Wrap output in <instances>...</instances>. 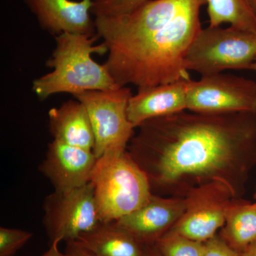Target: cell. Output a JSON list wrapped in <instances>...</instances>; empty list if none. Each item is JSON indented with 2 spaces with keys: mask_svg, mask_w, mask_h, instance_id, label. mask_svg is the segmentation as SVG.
I'll return each instance as SVG.
<instances>
[{
  "mask_svg": "<svg viewBox=\"0 0 256 256\" xmlns=\"http://www.w3.org/2000/svg\"><path fill=\"white\" fill-rule=\"evenodd\" d=\"M127 151L152 192L184 198L220 185L238 200L256 164V112H178L143 122Z\"/></svg>",
  "mask_w": 256,
  "mask_h": 256,
  "instance_id": "cell-1",
  "label": "cell"
},
{
  "mask_svg": "<svg viewBox=\"0 0 256 256\" xmlns=\"http://www.w3.org/2000/svg\"><path fill=\"white\" fill-rule=\"evenodd\" d=\"M206 4V0H190L161 30L108 47L105 65L118 86L142 89L191 79L185 58L202 30L200 9Z\"/></svg>",
  "mask_w": 256,
  "mask_h": 256,
  "instance_id": "cell-2",
  "label": "cell"
},
{
  "mask_svg": "<svg viewBox=\"0 0 256 256\" xmlns=\"http://www.w3.org/2000/svg\"><path fill=\"white\" fill-rule=\"evenodd\" d=\"M98 38L97 34L76 33L55 36L56 47L46 62L52 70L32 84V90L40 100L62 92L75 96L90 90L120 87L105 64L101 65L92 60L94 54L108 53L104 42L95 44Z\"/></svg>",
  "mask_w": 256,
  "mask_h": 256,
  "instance_id": "cell-3",
  "label": "cell"
},
{
  "mask_svg": "<svg viewBox=\"0 0 256 256\" xmlns=\"http://www.w3.org/2000/svg\"><path fill=\"white\" fill-rule=\"evenodd\" d=\"M90 182L104 223L130 214L152 195L146 174L127 150H111L97 158Z\"/></svg>",
  "mask_w": 256,
  "mask_h": 256,
  "instance_id": "cell-4",
  "label": "cell"
},
{
  "mask_svg": "<svg viewBox=\"0 0 256 256\" xmlns=\"http://www.w3.org/2000/svg\"><path fill=\"white\" fill-rule=\"evenodd\" d=\"M256 60V33L230 26H208L195 37L185 67L204 76L228 69H250Z\"/></svg>",
  "mask_w": 256,
  "mask_h": 256,
  "instance_id": "cell-5",
  "label": "cell"
},
{
  "mask_svg": "<svg viewBox=\"0 0 256 256\" xmlns=\"http://www.w3.org/2000/svg\"><path fill=\"white\" fill-rule=\"evenodd\" d=\"M132 96L129 88L90 90L75 96L84 106L94 130L96 158L107 152L127 150L134 134L128 116V106Z\"/></svg>",
  "mask_w": 256,
  "mask_h": 256,
  "instance_id": "cell-6",
  "label": "cell"
},
{
  "mask_svg": "<svg viewBox=\"0 0 256 256\" xmlns=\"http://www.w3.org/2000/svg\"><path fill=\"white\" fill-rule=\"evenodd\" d=\"M43 208V225L50 242L76 240L101 222L90 182L68 192H54L45 198Z\"/></svg>",
  "mask_w": 256,
  "mask_h": 256,
  "instance_id": "cell-7",
  "label": "cell"
},
{
  "mask_svg": "<svg viewBox=\"0 0 256 256\" xmlns=\"http://www.w3.org/2000/svg\"><path fill=\"white\" fill-rule=\"evenodd\" d=\"M188 110L204 114L256 112V82L222 73L188 82Z\"/></svg>",
  "mask_w": 256,
  "mask_h": 256,
  "instance_id": "cell-8",
  "label": "cell"
},
{
  "mask_svg": "<svg viewBox=\"0 0 256 256\" xmlns=\"http://www.w3.org/2000/svg\"><path fill=\"white\" fill-rule=\"evenodd\" d=\"M190 0H153L129 14L95 18L96 34L106 46L146 36L166 26Z\"/></svg>",
  "mask_w": 256,
  "mask_h": 256,
  "instance_id": "cell-9",
  "label": "cell"
},
{
  "mask_svg": "<svg viewBox=\"0 0 256 256\" xmlns=\"http://www.w3.org/2000/svg\"><path fill=\"white\" fill-rule=\"evenodd\" d=\"M186 197L188 210L170 230L192 240L206 242L224 226L226 210L234 198L225 188L216 184L198 188Z\"/></svg>",
  "mask_w": 256,
  "mask_h": 256,
  "instance_id": "cell-10",
  "label": "cell"
},
{
  "mask_svg": "<svg viewBox=\"0 0 256 256\" xmlns=\"http://www.w3.org/2000/svg\"><path fill=\"white\" fill-rule=\"evenodd\" d=\"M188 207V198H164L152 194L140 208L116 220L143 245L154 244L172 228Z\"/></svg>",
  "mask_w": 256,
  "mask_h": 256,
  "instance_id": "cell-11",
  "label": "cell"
},
{
  "mask_svg": "<svg viewBox=\"0 0 256 256\" xmlns=\"http://www.w3.org/2000/svg\"><path fill=\"white\" fill-rule=\"evenodd\" d=\"M96 161L92 150L54 140L48 144L40 170L54 191L68 192L90 182Z\"/></svg>",
  "mask_w": 256,
  "mask_h": 256,
  "instance_id": "cell-12",
  "label": "cell"
},
{
  "mask_svg": "<svg viewBox=\"0 0 256 256\" xmlns=\"http://www.w3.org/2000/svg\"><path fill=\"white\" fill-rule=\"evenodd\" d=\"M45 31L57 36L63 33L95 35L92 18V0H24Z\"/></svg>",
  "mask_w": 256,
  "mask_h": 256,
  "instance_id": "cell-13",
  "label": "cell"
},
{
  "mask_svg": "<svg viewBox=\"0 0 256 256\" xmlns=\"http://www.w3.org/2000/svg\"><path fill=\"white\" fill-rule=\"evenodd\" d=\"M190 80L138 89L128 106V119L133 128L136 129L149 120L188 110L186 92Z\"/></svg>",
  "mask_w": 256,
  "mask_h": 256,
  "instance_id": "cell-14",
  "label": "cell"
},
{
  "mask_svg": "<svg viewBox=\"0 0 256 256\" xmlns=\"http://www.w3.org/2000/svg\"><path fill=\"white\" fill-rule=\"evenodd\" d=\"M48 126L55 140L94 150L95 137L92 122L80 101L69 100L50 109Z\"/></svg>",
  "mask_w": 256,
  "mask_h": 256,
  "instance_id": "cell-15",
  "label": "cell"
},
{
  "mask_svg": "<svg viewBox=\"0 0 256 256\" xmlns=\"http://www.w3.org/2000/svg\"><path fill=\"white\" fill-rule=\"evenodd\" d=\"M76 240L96 256H140L144 246L116 222H100Z\"/></svg>",
  "mask_w": 256,
  "mask_h": 256,
  "instance_id": "cell-16",
  "label": "cell"
},
{
  "mask_svg": "<svg viewBox=\"0 0 256 256\" xmlns=\"http://www.w3.org/2000/svg\"><path fill=\"white\" fill-rule=\"evenodd\" d=\"M220 237L239 254L256 240V202H230Z\"/></svg>",
  "mask_w": 256,
  "mask_h": 256,
  "instance_id": "cell-17",
  "label": "cell"
},
{
  "mask_svg": "<svg viewBox=\"0 0 256 256\" xmlns=\"http://www.w3.org/2000/svg\"><path fill=\"white\" fill-rule=\"evenodd\" d=\"M210 26H230L256 33V18L248 0H206Z\"/></svg>",
  "mask_w": 256,
  "mask_h": 256,
  "instance_id": "cell-18",
  "label": "cell"
},
{
  "mask_svg": "<svg viewBox=\"0 0 256 256\" xmlns=\"http://www.w3.org/2000/svg\"><path fill=\"white\" fill-rule=\"evenodd\" d=\"M162 256H204L205 242H196L170 230L154 244Z\"/></svg>",
  "mask_w": 256,
  "mask_h": 256,
  "instance_id": "cell-19",
  "label": "cell"
},
{
  "mask_svg": "<svg viewBox=\"0 0 256 256\" xmlns=\"http://www.w3.org/2000/svg\"><path fill=\"white\" fill-rule=\"evenodd\" d=\"M153 0H92L95 18H110L129 14Z\"/></svg>",
  "mask_w": 256,
  "mask_h": 256,
  "instance_id": "cell-20",
  "label": "cell"
},
{
  "mask_svg": "<svg viewBox=\"0 0 256 256\" xmlns=\"http://www.w3.org/2000/svg\"><path fill=\"white\" fill-rule=\"evenodd\" d=\"M33 237V234L21 229L0 228V256H14Z\"/></svg>",
  "mask_w": 256,
  "mask_h": 256,
  "instance_id": "cell-21",
  "label": "cell"
},
{
  "mask_svg": "<svg viewBox=\"0 0 256 256\" xmlns=\"http://www.w3.org/2000/svg\"><path fill=\"white\" fill-rule=\"evenodd\" d=\"M204 256H239V252L232 248L222 237L216 235L205 242Z\"/></svg>",
  "mask_w": 256,
  "mask_h": 256,
  "instance_id": "cell-22",
  "label": "cell"
},
{
  "mask_svg": "<svg viewBox=\"0 0 256 256\" xmlns=\"http://www.w3.org/2000/svg\"><path fill=\"white\" fill-rule=\"evenodd\" d=\"M66 256H96L89 252L85 247L82 246L78 240H70L66 242Z\"/></svg>",
  "mask_w": 256,
  "mask_h": 256,
  "instance_id": "cell-23",
  "label": "cell"
},
{
  "mask_svg": "<svg viewBox=\"0 0 256 256\" xmlns=\"http://www.w3.org/2000/svg\"><path fill=\"white\" fill-rule=\"evenodd\" d=\"M60 242V240H54L52 242L50 248L40 256H66L65 254L60 252L58 248V244Z\"/></svg>",
  "mask_w": 256,
  "mask_h": 256,
  "instance_id": "cell-24",
  "label": "cell"
},
{
  "mask_svg": "<svg viewBox=\"0 0 256 256\" xmlns=\"http://www.w3.org/2000/svg\"><path fill=\"white\" fill-rule=\"evenodd\" d=\"M140 256H162L154 244H146L143 247Z\"/></svg>",
  "mask_w": 256,
  "mask_h": 256,
  "instance_id": "cell-25",
  "label": "cell"
},
{
  "mask_svg": "<svg viewBox=\"0 0 256 256\" xmlns=\"http://www.w3.org/2000/svg\"><path fill=\"white\" fill-rule=\"evenodd\" d=\"M239 256H256V240L240 252Z\"/></svg>",
  "mask_w": 256,
  "mask_h": 256,
  "instance_id": "cell-26",
  "label": "cell"
},
{
  "mask_svg": "<svg viewBox=\"0 0 256 256\" xmlns=\"http://www.w3.org/2000/svg\"><path fill=\"white\" fill-rule=\"evenodd\" d=\"M248 4L256 18V0H248Z\"/></svg>",
  "mask_w": 256,
  "mask_h": 256,
  "instance_id": "cell-27",
  "label": "cell"
},
{
  "mask_svg": "<svg viewBox=\"0 0 256 256\" xmlns=\"http://www.w3.org/2000/svg\"><path fill=\"white\" fill-rule=\"evenodd\" d=\"M250 70H254V72H256V62H254V64H252V66H250Z\"/></svg>",
  "mask_w": 256,
  "mask_h": 256,
  "instance_id": "cell-28",
  "label": "cell"
},
{
  "mask_svg": "<svg viewBox=\"0 0 256 256\" xmlns=\"http://www.w3.org/2000/svg\"><path fill=\"white\" fill-rule=\"evenodd\" d=\"M255 198H256V193H255Z\"/></svg>",
  "mask_w": 256,
  "mask_h": 256,
  "instance_id": "cell-29",
  "label": "cell"
}]
</instances>
